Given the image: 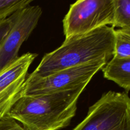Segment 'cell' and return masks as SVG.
<instances>
[{
  "label": "cell",
  "mask_w": 130,
  "mask_h": 130,
  "mask_svg": "<svg viewBox=\"0 0 130 130\" xmlns=\"http://www.w3.org/2000/svg\"><path fill=\"white\" fill-rule=\"evenodd\" d=\"M86 86L53 93L22 96L8 114L25 130H60L68 126Z\"/></svg>",
  "instance_id": "obj_1"
},
{
  "label": "cell",
  "mask_w": 130,
  "mask_h": 130,
  "mask_svg": "<svg viewBox=\"0 0 130 130\" xmlns=\"http://www.w3.org/2000/svg\"><path fill=\"white\" fill-rule=\"evenodd\" d=\"M115 31L113 27L107 25L86 34L66 38L59 48L44 55L32 74L43 77L89 62H109L114 57Z\"/></svg>",
  "instance_id": "obj_2"
},
{
  "label": "cell",
  "mask_w": 130,
  "mask_h": 130,
  "mask_svg": "<svg viewBox=\"0 0 130 130\" xmlns=\"http://www.w3.org/2000/svg\"><path fill=\"white\" fill-rule=\"evenodd\" d=\"M72 130H130V97L126 93H105Z\"/></svg>",
  "instance_id": "obj_3"
},
{
  "label": "cell",
  "mask_w": 130,
  "mask_h": 130,
  "mask_svg": "<svg viewBox=\"0 0 130 130\" xmlns=\"http://www.w3.org/2000/svg\"><path fill=\"white\" fill-rule=\"evenodd\" d=\"M107 62L105 60L89 62L43 77L31 73L27 77L22 96L53 93L87 86L95 74L102 69Z\"/></svg>",
  "instance_id": "obj_4"
},
{
  "label": "cell",
  "mask_w": 130,
  "mask_h": 130,
  "mask_svg": "<svg viewBox=\"0 0 130 130\" xmlns=\"http://www.w3.org/2000/svg\"><path fill=\"white\" fill-rule=\"evenodd\" d=\"M114 21L112 0H77L63 19V33L66 38L85 34Z\"/></svg>",
  "instance_id": "obj_5"
},
{
  "label": "cell",
  "mask_w": 130,
  "mask_h": 130,
  "mask_svg": "<svg viewBox=\"0 0 130 130\" xmlns=\"http://www.w3.org/2000/svg\"><path fill=\"white\" fill-rule=\"evenodd\" d=\"M41 15L39 6H29L12 14V25L0 46V70L19 57L20 46L37 26Z\"/></svg>",
  "instance_id": "obj_6"
},
{
  "label": "cell",
  "mask_w": 130,
  "mask_h": 130,
  "mask_svg": "<svg viewBox=\"0 0 130 130\" xmlns=\"http://www.w3.org/2000/svg\"><path fill=\"white\" fill-rule=\"evenodd\" d=\"M37 56L25 53L0 70V120L21 97L29 69Z\"/></svg>",
  "instance_id": "obj_7"
},
{
  "label": "cell",
  "mask_w": 130,
  "mask_h": 130,
  "mask_svg": "<svg viewBox=\"0 0 130 130\" xmlns=\"http://www.w3.org/2000/svg\"><path fill=\"white\" fill-rule=\"evenodd\" d=\"M105 78L113 81L126 92L130 91V58L113 57L102 68Z\"/></svg>",
  "instance_id": "obj_8"
},
{
  "label": "cell",
  "mask_w": 130,
  "mask_h": 130,
  "mask_svg": "<svg viewBox=\"0 0 130 130\" xmlns=\"http://www.w3.org/2000/svg\"><path fill=\"white\" fill-rule=\"evenodd\" d=\"M114 21L112 25L119 29L130 28V0H112Z\"/></svg>",
  "instance_id": "obj_9"
},
{
  "label": "cell",
  "mask_w": 130,
  "mask_h": 130,
  "mask_svg": "<svg viewBox=\"0 0 130 130\" xmlns=\"http://www.w3.org/2000/svg\"><path fill=\"white\" fill-rule=\"evenodd\" d=\"M113 57L130 58V36L119 29L115 31V46Z\"/></svg>",
  "instance_id": "obj_10"
},
{
  "label": "cell",
  "mask_w": 130,
  "mask_h": 130,
  "mask_svg": "<svg viewBox=\"0 0 130 130\" xmlns=\"http://www.w3.org/2000/svg\"><path fill=\"white\" fill-rule=\"evenodd\" d=\"M35 0H0V21L27 6Z\"/></svg>",
  "instance_id": "obj_11"
},
{
  "label": "cell",
  "mask_w": 130,
  "mask_h": 130,
  "mask_svg": "<svg viewBox=\"0 0 130 130\" xmlns=\"http://www.w3.org/2000/svg\"><path fill=\"white\" fill-rule=\"evenodd\" d=\"M0 130H25L19 123L11 118H6L0 120Z\"/></svg>",
  "instance_id": "obj_12"
},
{
  "label": "cell",
  "mask_w": 130,
  "mask_h": 130,
  "mask_svg": "<svg viewBox=\"0 0 130 130\" xmlns=\"http://www.w3.org/2000/svg\"><path fill=\"white\" fill-rule=\"evenodd\" d=\"M13 23V16L11 15L6 19L0 21V46L8 33Z\"/></svg>",
  "instance_id": "obj_13"
},
{
  "label": "cell",
  "mask_w": 130,
  "mask_h": 130,
  "mask_svg": "<svg viewBox=\"0 0 130 130\" xmlns=\"http://www.w3.org/2000/svg\"><path fill=\"white\" fill-rule=\"evenodd\" d=\"M121 30L122 32H123L124 33L126 34L127 35L129 36H130V28H126V29H119Z\"/></svg>",
  "instance_id": "obj_14"
}]
</instances>
